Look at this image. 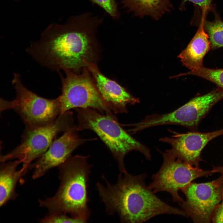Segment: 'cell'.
Segmentation results:
<instances>
[{
	"label": "cell",
	"mask_w": 223,
	"mask_h": 223,
	"mask_svg": "<svg viewBox=\"0 0 223 223\" xmlns=\"http://www.w3.org/2000/svg\"><path fill=\"white\" fill-rule=\"evenodd\" d=\"M87 156H71L58 167L59 187L51 197L39 200L49 213H61L86 223L91 215L88 187L92 167Z\"/></svg>",
	"instance_id": "3957f363"
},
{
	"label": "cell",
	"mask_w": 223,
	"mask_h": 223,
	"mask_svg": "<svg viewBox=\"0 0 223 223\" xmlns=\"http://www.w3.org/2000/svg\"><path fill=\"white\" fill-rule=\"evenodd\" d=\"M63 71L64 77L60 74L62 93L58 97L60 115L77 108H91L103 114L113 115L111 107L101 95L86 67L79 72Z\"/></svg>",
	"instance_id": "8992f818"
},
{
	"label": "cell",
	"mask_w": 223,
	"mask_h": 223,
	"mask_svg": "<svg viewBox=\"0 0 223 223\" xmlns=\"http://www.w3.org/2000/svg\"><path fill=\"white\" fill-rule=\"evenodd\" d=\"M212 220L214 223H223V198L221 203L216 208Z\"/></svg>",
	"instance_id": "7402d4cb"
},
{
	"label": "cell",
	"mask_w": 223,
	"mask_h": 223,
	"mask_svg": "<svg viewBox=\"0 0 223 223\" xmlns=\"http://www.w3.org/2000/svg\"><path fill=\"white\" fill-rule=\"evenodd\" d=\"M146 174L132 175L120 173L111 184L103 175V184L96 188L109 215L117 214L122 223H143L158 215L167 214L187 216L182 210L166 203L146 186Z\"/></svg>",
	"instance_id": "7a4b0ae2"
},
{
	"label": "cell",
	"mask_w": 223,
	"mask_h": 223,
	"mask_svg": "<svg viewBox=\"0 0 223 223\" xmlns=\"http://www.w3.org/2000/svg\"><path fill=\"white\" fill-rule=\"evenodd\" d=\"M77 131L75 125L64 132L61 136L54 140L42 155L31 164L33 179L38 178L50 169L58 167L71 156L76 148L87 141L92 140L80 138Z\"/></svg>",
	"instance_id": "8fae6325"
},
{
	"label": "cell",
	"mask_w": 223,
	"mask_h": 223,
	"mask_svg": "<svg viewBox=\"0 0 223 223\" xmlns=\"http://www.w3.org/2000/svg\"><path fill=\"white\" fill-rule=\"evenodd\" d=\"M212 1V0H182L179 8L180 9L182 10L186 2L189 1L199 6L201 8L202 11H206L211 8Z\"/></svg>",
	"instance_id": "44dd1931"
},
{
	"label": "cell",
	"mask_w": 223,
	"mask_h": 223,
	"mask_svg": "<svg viewBox=\"0 0 223 223\" xmlns=\"http://www.w3.org/2000/svg\"><path fill=\"white\" fill-rule=\"evenodd\" d=\"M103 20L87 12L71 16L64 24H52L26 51L49 69L80 72L87 63H96L99 48L96 33Z\"/></svg>",
	"instance_id": "6da1fadb"
},
{
	"label": "cell",
	"mask_w": 223,
	"mask_h": 223,
	"mask_svg": "<svg viewBox=\"0 0 223 223\" xmlns=\"http://www.w3.org/2000/svg\"><path fill=\"white\" fill-rule=\"evenodd\" d=\"M75 125L73 113L69 111L45 125L25 128L20 143L10 152L1 155L0 162L17 159L23 164H31L47 150L58 134Z\"/></svg>",
	"instance_id": "52a82bcc"
},
{
	"label": "cell",
	"mask_w": 223,
	"mask_h": 223,
	"mask_svg": "<svg viewBox=\"0 0 223 223\" xmlns=\"http://www.w3.org/2000/svg\"><path fill=\"white\" fill-rule=\"evenodd\" d=\"M223 134V129L208 133L191 131L185 133L175 132L160 141L170 144L171 150L177 157L191 165L199 167L201 154L206 145L214 138Z\"/></svg>",
	"instance_id": "7c38bea8"
},
{
	"label": "cell",
	"mask_w": 223,
	"mask_h": 223,
	"mask_svg": "<svg viewBox=\"0 0 223 223\" xmlns=\"http://www.w3.org/2000/svg\"><path fill=\"white\" fill-rule=\"evenodd\" d=\"M75 109L78 121L77 131L90 129L95 133L117 162L120 173L128 172L124 159L131 151H138L151 160L150 149L125 130L114 115L103 114L91 108Z\"/></svg>",
	"instance_id": "277c9868"
},
{
	"label": "cell",
	"mask_w": 223,
	"mask_h": 223,
	"mask_svg": "<svg viewBox=\"0 0 223 223\" xmlns=\"http://www.w3.org/2000/svg\"><path fill=\"white\" fill-rule=\"evenodd\" d=\"M39 222L45 223H84L80 220L61 213H49L47 215L41 219Z\"/></svg>",
	"instance_id": "d6986e66"
},
{
	"label": "cell",
	"mask_w": 223,
	"mask_h": 223,
	"mask_svg": "<svg viewBox=\"0 0 223 223\" xmlns=\"http://www.w3.org/2000/svg\"><path fill=\"white\" fill-rule=\"evenodd\" d=\"M12 84L16 96L11 101L1 98L0 111L11 109L20 116L26 129H33L48 124L61 114L58 97L50 99L43 98L28 89L20 75L13 74Z\"/></svg>",
	"instance_id": "5b68a950"
},
{
	"label": "cell",
	"mask_w": 223,
	"mask_h": 223,
	"mask_svg": "<svg viewBox=\"0 0 223 223\" xmlns=\"http://www.w3.org/2000/svg\"><path fill=\"white\" fill-rule=\"evenodd\" d=\"M186 199L180 204L187 216L195 223H209L223 198V185L213 181L203 183H191L181 190Z\"/></svg>",
	"instance_id": "30bf717a"
},
{
	"label": "cell",
	"mask_w": 223,
	"mask_h": 223,
	"mask_svg": "<svg viewBox=\"0 0 223 223\" xmlns=\"http://www.w3.org/2000/svg\"><path fill=\"white\" fill-rule=\"evenodd\" d=\"M124 7L134 15L158 20L173 8L170 0H122Z\"/></svg>",
	"instance_id": "2e32d148"
},
{
	"label": "cell",
	"mask_w": 223,
	"mask_h": 223,
	"mask_svg": "<svg viewBox=\"0 0 223 223\" xmlns=\"http://www.w3.org/2000/svg\"><path fill=\"white\" fill-rule=\"evenodd\" d=\"M214 15L211 21L203 19L204 29L208 34L211 44V49L216 50L223 47V22L215 9L212 7Z\"/></svg>",
	"instance_id": "e0dca14e"
},
{
	"label": "cell",
	"mask_w": 223,
	"mask_h": 223,
	"mask_svg": "<svg viewBox=\"0 0 223 223\" xmlns=\"http://www.w3.org/2000/svg\"><path fill=\"white\" fill-rule=\"evenodd\" d=\"M192 75L208 81L223 90V69H212L204 66L198 69L190 70L180 76Z\"/></svg>",
	"instance_id": "ac0fdd59"
},
{
	"label": "cell",
	"mask_w": 223,
	"mask_h": 223,
	"mask_svg": "<svg viewBox=\"0 0 223 223\" xmlns=\"http://www.w3.org/2000/svg\"><path fill=\"white\" fill-rule=\"evenodd\" d=\"M223 98V90L216 89L202 95L195 97L176 110L168 113L148 115L138 123L142 130L164 125H177L197 131L201 120L212 108Z\"/></svg>",
	"instance_id": "9c48e42d"
},
{
	"label": "cell",
	"mask_w": 223,
	"mask_h": 223,
	"mask_svg": "<svg viewBox=\"0 0 223 223\" xmlns=\"http://www.w3.org/2000/svg\"><path fill=\"white\" fill-rule=\"evenodd\" d=\"M92 3L102 8L112 19L116 20L120 13L116 0H89Z\"/></svg>",
	"instance_id": "ffe728a7"
},
{
	"label": "cell",
	"mask_w": 223,
	"mask_h": 223,
	"mask_svg": "<svg viewBox=\"0 0 223 223\" xmlns=\"http://www.w3.org/2000/svg\"><path fill=\"white\" fill-rule=\"evenodd\" d=\"M0 166V206L2 207L17 196L15 189L18 181L31 169V164H23L17 170L21 161L19 160L1 163Z\"/></svg>",
	"instance_id": "9a60e30c"
},
{
	"label": "cell",
	"mask_w": 223,
	"mask_h": 223,
	"mask_svg": "<svg viewBox=\"0 0 223 223\" xmlns=\"http://www.w3.org/2000/svg\"><path fill=\"white\" fill-rule=\"evenodd\" d=\"M86 68L90 72L96 87L103 99L111 106L114 113L128 112V105L139 102L117 82L108 78L100 71L96 63H88Z\"/></svg>",
	"instance_id": "4fadbf2b"
},
{
	"label": "cell",
	"mask_w": 223,
	"mask_h": 223,
	"mask_svg": "<svg viewBox=\"0 0 223 223\" xmlns=\"http://www.w3.org/2000/svg\"><path fill=\"white\" fill-rule=\"evenodd\" d=\"M159 151L162 155L163 163L158 172L152 175V181L147 187L155 194L161 191L169 193L174 202L181 204L184 202L178 191L192 181L213 174L211 171L203 170L185 162L170 149Z\"/></svg>",
	"instance_id": "ba28073f"
},
{
	"label": "cell",
	"mask_w": 223,
	"mask_h": 223,
	"mask_svg": "<svg viewBox=\"0 0 223 223\" xmlns=\"http://www.w3.org/2000/svg\"><path fill=\"white\" fill-rule=\"evenodd\" d=\"M211 171L213 173H219L221 174L220 176L214 181L217 185H223V166H213Z\"/></svg>",
	"instance_id": "603a6c76"
},
{
	"label": "cell",
	"mask_w": 223,
	"mask_h": 223,
	"mask_svg": "<svg viewBox=\"0 0 223 223\" xmlns=\"http://www.w3.org/2000/svg\"><path fill=\"white\" fill-rule=\"evenodd\" d=\"M205 15V14L202 13L197 32L186 48L178 56L183 65L190 70L203 66L204 57L211 49L209 37L203 26Z\"/></svg>",
	"instance_id": "5bb4252c"
}]
</instances>
